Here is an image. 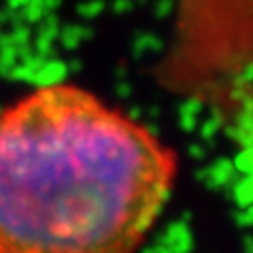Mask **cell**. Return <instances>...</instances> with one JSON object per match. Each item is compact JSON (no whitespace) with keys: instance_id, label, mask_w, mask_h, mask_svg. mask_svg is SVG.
<instances>
[{"instance_id":"cell-1","label":"cell","mask_w":253,"mask_h":253,"mask_svg":"<svg viewBox=\"0 0 253 253\" xmlns=\"http://www.w3.org/2000/svg\"><path fill=\"white\" fill-rule=\"evenodd\" d=\"M179 162L148 126L74 84L0 110V253H138Z\"/></svg>"}]
</instances>
